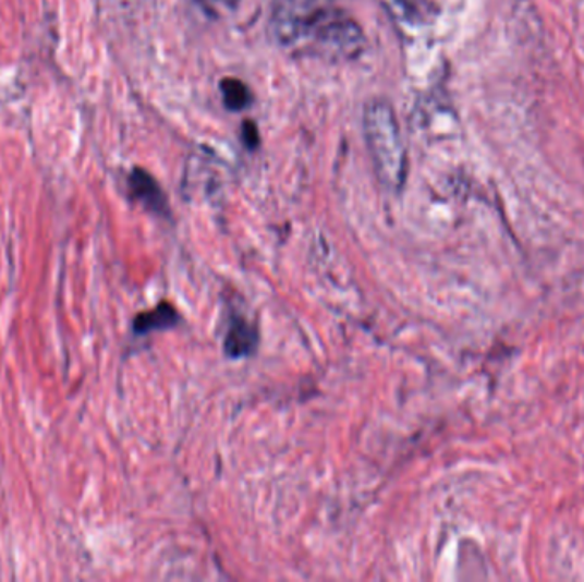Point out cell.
<instances>
[{
  "instance_id": "obj_1",
  "label": "cell",
  "mask_w": 584,
  "mask_h": 582,
  "mask_svg": "<svg viewBox=\"0 0 584 582\" xmlns=\"http://www.w3.org/2000/svg\"><path fill=\"white\" fill-rule=\"evenodd\" d=\"M270 28L294 56L327 62L355 59L366 44L360 24L336 8V0H277Z\"/></svg>"
},
{
  "instance_id": "obj_2",
  "label": "cell",
  "mask_w": 584,
  "mask_h": 582,
  "mask_svg": "<svg viewBox=\"0 0 584 582\" xmlns=\"http://www.w3.org/2000/svg\"><path fill=\"white\" fill-rule=\"evenodd\" d=\"M363 126L376 174L385 185L399 190L407 177V150L403 146L399 120L390 102L385 99L367 102Z\"/></svg>"
},
{
  "instance_id": "obj_3",
  "label": "cell",
  "mask_w": 584,
  "mask_h": 582,
  "mask_svg": "<svg viewBox=\"0 0 584 582\" xmlns=\"http://www.w3.org/2000/svg\"><path fill=\"white\" fill-rule=\"evenodd\" d=\"M129 189H131L132 197L146 207L150 213L167 216L168 201L167 195L162 192L158 181L150 177L147 171L135 168L129 177Z\"/></svg>"
},
{
  "instance_id": "obj_4",
  "label": "cell",
  "mask_w": 584,
  "mask_h": 582,
  "mask_svg": "<svg viewBox=\"0 0 584 582\" xmlns=\"http://www.w3.org/2000/svg\"><path fill=\"white\" fill-rule=\"evenodd\" d=\"M258 334L253 327L252 323L246 322L245 318L233 319L230 330L226 334L224 351L226 354L233 359L245 357V355L252 354L257 347Z\"/></svg>"
},
{
  "instance_id": "obj_5",
  "label": "cell",
  "mask_w": 584,
  "mask_h": 582,
  "mask_svg": "<svg viewBox=\"0 0 584 582\" xmlns=\"http://www.w3.org/2000/svg\"><path fill=\"white\" fill-rule=\"evenodd\" d=\"M178 322H180V316L174 312V307L171 304L162 303L155 310H150V312L141 313L135 318L134 328L138 335H146L150 334V331L174 327Z\"/></svg>"
},
{
  "instance_id": "obj_6",
  "label": "cell",
  "mask_w": 584,
  "mask_h": 582,
  "mask_svg": "<svg viewBox=\"0 0 584 582\" xmlns=\"http://www.w3.org/2000/svg\"><path fill=\"white\" fill-rule=\"evenodd\" d=\"M226 110L243 111L252 105V90L236 77H226L219 84Z\"/></svg>"
},
{
  "instance_id": "obj_7",
  "label": "cell",
  "mask_w": 584,
  "mask_h": 582,
  "mask_svg": "<svg viewBox=\"0 0 584 582\" xmlns=\"http://www.w3.org/2000/svg\"><path fill=\"white\" fill-rule=\"evenodd\" d=\"M241 137H243V142H245V146L248 147V149H257V147L260 146V134H258V129L257 125H255V122L246 120V122L243 123Z\"/></svg>"
}]
</instances>
